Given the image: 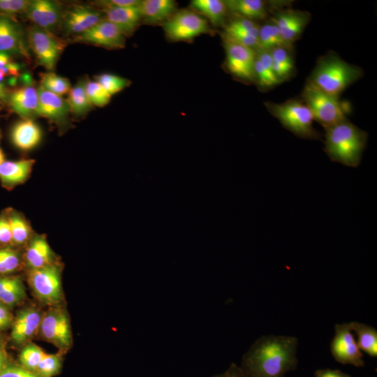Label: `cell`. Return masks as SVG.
<instances>
[{
	"instance_id": "83f0119b",
	"label": "cell",
	"mask_w": 377,
	"mask_h": 377,
	"mask_svg": "<svg viewBox=\"0 0 377 377\" xmlns=\"http://www.w3.org/2000/svg\"><path fill=\"white\" fill-rule=\"evenodd\" d=\"M26 297L25 288L18 276H0V302L7 306L16 305Z\"/></svg>"
},
{
	"instance_id": "f1b7e54d",
	"label": "cell",
	"mask_w": 377,
	"mask_h": 377,
	"mask_svg": "<svg viewBox=\"0 0 377 377\" xmlns=\"http://www.w3.org/2000/svg\"><path fill=\"white\" fill-rule=\"evenodd\" d=\"M12 235V246L20 247L27 245L33 237L29 223L19 212L7 209Z\"/></svg>"
},
{
	"instance_id": "5bb4252c",
	"label": "cell",
	"mask_w": 377,
	"mask_h": 377,
	"mask_svg": "<svg viewBox=\"0 0 377 377\" xmlns=\"http://www.w3.org/2000/svg\"><path fill=\"white\" fill-rule=\"evenodd\" d=\"M74 41L108 49L123 48L126 36L110 21L103 19L84 33L74 37Z\"/></svg>"
},
{
	"instance_id": "9a60e30c",
	"label": "cell",
	"mask_w": 377,
	"mask_h": 377,
	"mask_svg": "<svg viewBox=\"0 0 377 377\" xmlns=\"http://www.w3.org/2000/svg\"><path fill=\"white\" fill-rule=\"evenodd\" d=\"M24 84L10 92L8 103L10 109L22 119H31L36 115L38 105V92L30 75H20Z\"/></svg>"
},
{
	"instance_id": "1f68e13d",
	"label": "cell",
	"mask_w": 377,
	"mask_h": 377,
	"mask_svg": "<svg viewBox=\"0 0 377 377\" xmlns=\"http://www.w3.org/2000/svg\"><path fill=\"white\" fill-rule=\"evenodd\" d=\"M85 82L84 80H79L71 88L66 98L71 112L77 117L87 114L93 106L86 92Z\"/></svg>"
},
{
	"instance_id": "44dd1931",
	"label": "cell",
	"mask_w": 377,
	"mask_h": 377,
	"mask_svg": "<svg viewBox=\"0 0 377 377\" xmlns=\"http://www.w3.org/2000/svg\"><path fill=\"white\" fill-rule=\"evenodd\" d=\"M23 260L28 269L45 267L54 262V256L46 237L42 235H33L27 244Z\"/></svg>"
},
{
	"instance_id": "ba28073f",
	"label": "cell",
	"mask_w": 377,
	"mask_h": 377,
	"mask_svg": "<svg viewBox=\"0 0 377 377\" xmlns=\"http://www.w3.org/2000/svg\"><path fill=\"white\" fill-rule=\"evenodd\" d=\"M39 332L41 337L62 351L72 345L70 320L66 311L57 306L42 316Z\"/></svg>"
},
{
	"instance_id": "6da1fadb",
	"label": "cell",
	"mask_w": 377,
	"mask_h": 377,
	"mask_svg": "<svg viewBox=\"0 0 377 377\" xmlns=\"http://www.w3.org/2000/svg\"><path fill=\"white\" fill-rule=\"evenodd\" d=\"M298 339L266 334L257 339L243 355L239 367L243 377H285L297 369Z\"/></svg>"
},
{
	"instance_id": "e575fe53",
	"label": "cell",
	"mask_w": 377,
	"mask_h": 377,
	"mask_svg": "<svg viewBox=\"0 0 377 377\" xmlns=\"http://www.w3.org/2000/svg\"><path fill=\"white\" fill-rule=\"evenodd\" d=\"M40 85L47 91L62 96L68 93L71 87L69 80L53 72H47L40 75Z\"/></svg>"
},
{
	"instance_id": "d4e9b609",
	"label": "cell",
	"mask_w": 377,
	"mask_h": 377,
	"mask_svg": "<svg viewBox=\"0 0 377 377\" xmlns=\"http://www.w3.org/2000/svg\"><path fill=\"white\" fill-rule=\"evenodd\" d=\"M254 79L259 89L268 91L281 83L276 76L269 51L256 50Z\"/></svg>"
},
{
	"instance_id": "db71d44e",
	"label": "cell",
	"mask_w": 377,
	"mask_h": 377,
	"mask_svg": "<svg viewBox=\"0 0 377 377\" xmlns=\"http://www.w3.org/2000/svg\"><path fill=\"white\" fill-rule=\"evenodd\" d=\"M212 377H221V374H220L215 375V376H212Z\"/></svg>"
},
{
	"instance_id": "f5cc1de1",
	"label": "cell",
	"mask_w": 377,
	"mask_h": 377,
	"mask_svg": "<svg viewBox=\"0 0 377 377\" xmlns=\"http://www.w3.org/2000/svg\"><path fill=\"white\" fill-rule=\"evenodd\" d=\"M1 350H5V348H4V343H3V340L0 338V351Z\"/></svg>"
},
{
	"instance_id": "9c48e42d",
	"label": "cell",
	"mask_w": 377,
	"mask_h": 377,
	"mask_svg": "<svg viewBox=\"0 0 377 377\" xmlns=\"http://www.w3.org/2000/svg\"><path fill=\"white\" fill-rule=\"evenodd\" d=\"M163 24L166 36L175 41L190 40L210 31L207 21L189 10L175 13Z\"/></svg>"
},
{
	"instance_id": "ab89813d",
	"label": "cell",
	"mask_w": 377,
	"mask_h": 377,
	"mask_svg": "<svg viewBox=\"0 0 377 377\" xmlns=\"http://www.w3.org/2000/svg\"><path fill=\"white\" fill-rule=\"evenodd\" d=\"M61 366V360L58 354L45 353L35 372L42 377H52L59 372Z\"/></svg>"
},
{
	"instance_id": "7dc6e473",
	"label": "cell",
	"mask_w": 377,
	"mask_h": 377,
	"mask_svg": "<svg viewBox=\"0 0 377 377\" xmlns=\"http://www.w3.org/2000/svg\"><path fill=\"white\" fill-rule=\"evenodd\" d=\"M221 377H243L242 371L238 365L231 363L228 368L222 374Z\"/></svg>"
},
{
	"instance_id": "f35d334b",
	"label": "cell",
	"mask_w": 377,
	"mask_h": 377,
	"mask_svg": "<svg viewBox=\"0 0 377 377\" xmlns=\"http://www.w3.org/2000/svg\"><path fill=\"white\" fill-rule=\"evenodd\" d=\"M85 89L88 98L92 105L103 107L111 99V96L96 81L86 80Z\"/></svg>"
},
{
	"instance_id": "c3c4849f",
	"label": "cell",
	"mask_w": 377,
	"mask_h": 377,
	"mask_svg": "<svg viewBox=\"0 0 377 377\" xmlns=\"http://www.w3.org/2000/svg\"><path fill=\"white\" fill-rule=\"evenodd\" d=\"M8 357L6 350L0 351V371L8 365Z\"/></svg>"
},
{
	"instance_id": "cb8c5ba5",
	"label": "cell",
	"mask_w": 377,
	"mask_h": 377,
	"mask_svg": "<svg viewBox=\"0 0 377 377\" xmlns=\"http://www.w3.org/2000/svg\"><path fill=\"white\" fill-rule=\"evenodd\" d=\"M176 5L173 0L140 1L142 22L150 24L163 23L175 13Z\"/></svg>"
},
{
	"instance_id": "4dcf8cb0",
	"label": "cell",
	"mask_w": 377,
	"mask_h": 377,
	"mask_svg": "<svg viewBox=\"0 0 377 377\" xmlns=\"http://www.w3.org/2000/svg\"><path fill=\"white\" fill-rule=\"evenodd\" d=\"M191 5L193 8L208 18L214 26L222 24L226 20L228 9L223 1L193 0Z\"/></svg>"
},
{
	"instance_id": "4316f807",
	"label": "cell",
	"mask_w": 377,
	"mask_h": 377,
	"mask_svg": "<svg viewBox=\"0 0 377 377\" xmlns=\"http://www.w3.org/2000/svg\"><path fill=\"white\" fill-rule=\"evenodd\" d=\"M292 47L280 46L269 52L274 72L281 82L289 80L295 73Z\"/></svg>"
},
{
	"instance_id": "60d3db41",
	"label": "cell",
	"mask_w": 377,
	"mask_h": 377,
	"mask_svg": "<svg viewBox=\"0 0 377 377\" xmlns=\"http://www.w3.org/2000/svg\"><path fill=\"white\" fill-rule=\"evenodd\" d=\"M30 0H0V15L13 17L18 14H24Z\"/></svg>"
},
{
	"instance_id": "816d5d0a",
	"label": "cell",
	"mask_w": 377,
	"mask_h": 377,
	"mask_svg": "<svg viewBox=\"0 0 377 377\" xmlns=\"http://www.w3.org/2000/svg\"><path fill=\"white\" fill-rule=\"evenodd\" d=\"M5 161L4 154L1 149L0 148V165Z\"/></svg>"
},
{
	"instance_id": "3957f363",
	"label": "cell",
	"mask_w": 377,
	"mask_h": 377,
	"mask_svg": "<svg viewBox=\"0 0 377 377\" xmlns=\"http://www.w3.org/2000/svg\"><path fill=\"white\" fill-rule=\"evenodd\" d=\"M363 74L362 68L346 62L335 52H330L318 58L306 82L323 92L339 97Z\"/></svg>"
},
{
	"instance_id": "e0dca14e",
	"label": "cell",
	"mask_w": 377,
	"mask_h": 377,
	"mask_svg": "<svg viewBox=\"0 0 377 377\" xmlns=\"http://www.w3.org/2000/svg\"><path fill=\"white\" fill-rule=\"evenodd\" d=\"M23 30L13 17L0 15V52L29 59Z\"/></svg>"
},
{
	"instance_id": "b9f144b4",
	"label": "cell",
	"mask_w": 377,
	"mask_h": 377,
	"mask_svg": "<svg viewBox=\"0 0 377 377\" xmlns=\"http://www.w3.org/2000/svg\"><path fill=\"white\" fill-rule=\"evenodd\" d=\"M12 246V235L7 210L0 214V248Z\"/></svg>"
},
{
	"instance_id": "8992f818",
	"label": "cell",
	"mask_w": 377,
	"mask_h": 377,
	"mask_svg": "<svg viewBox=\"0 0 377 377\" xmlns=\"http://www.w3.org/2000/svg\"><path fill=\"white\" fill-rule=\"evenodd\" d=\"M27 281L40 302L54 306L62 300L61 267L59 263L28 269Z\"/></svg>"
},
{
	"instance_id": "277c9868",
	"label": "cell",
	"mask_w": 377,
	"mask_h": 377,
	"mask_svg": "<svg viewBox=\"0 0 377 377\" xmlns=\"http://www.w3.org/2000/svg\"><path fill=\"white\" fill-rule=\"evenodd\" d=\"M267 111L295 136L308 140H321L322 134L313 126V115L302 99L291 98L283 103L267 101Z\"/></svg>"
},
{
	"instance_id": "bcb514c9",
	"label": "cell",
	"mask_w": 377,
	"mask_h": 377,
	"mask_svg": "<svg viewBox=\"0 0 377 377\" xmlns=\"http://www.w3.org/2000/svg\"><path fill=\"white\" fill-rule=\"evenodd\" d=\"M314 377H351L339 369H320L314 372Z\"/></svg>"
},
{
	"instance_id": "7c38bea8",
	"label": "cell",
	"mask_w": 377,
	"mask_h": 377,
	"mask_svg": "<svg viewBox=\"0 0 377 377\" xmlns=\"http://www.w3.org/2000/svg\"><path fill=\"white\" fill-rule=\"evenodd\" d=\"M226 65L235 77L246 82H254L255 50L224 39Z\"/></svg>"
},
{
	"instance_id": "484cf974",
	"label": "cell",
	"mask_w": 377,
	"mask_h": 377,
	"mask_svg": "<svg viewBox=\"0 0 377 377\" xmlns=\"http://www.w3.org/2000/svg\"><path fill=\"white\" fill-rule=\"evenodd\" d=\"M228 10L237 16L251 20H264L268 15V8L262 0H226Z\"/></svg>"
},
{
	"instance_id": "7a4b0ae2",
	"label": "cell",
	"mask_w": 377,
	"mask_h": 377,
	"mask_svg": "<svg viewBox=\"0 0 377 377\" xmlns=\"http://www.w3.org/2000/svg\"><path fill=\"white\" fill-rule=\"evenodd\" d=\"M324 151L332 161L357 168L366 147L368 133L348 119L325 129Z\"/></svg>"
},
{
	"instance_id": "ee69618b",
	"label": "cell",
	"mask_w": 377,
	"mask_h": 377,
	"mask_svg": "<svg viewBox=\"0 0 377 377\" xmlns=\"http://www.w3.org/2000/svg\"><path fill=\"white\" fill-rule=\"evenodd\" d=\"M140 2V1L138 0H102L96 1L93 4L98 9H103L137 6Z\"/></svg>"
},
{
	"instance_id": "681fc988",
	"label": "cell",
	"mask_w": 377,
	"mask_h": 377,
	"mask_svg": "<svg viewBox=\"0 0 377 377\" xmlns=\"http://www.w3.org/2000/svg\"><path fill=\"white\" fill-rule=\"evenodd\" d=\"M12 61L11 55L0 52V69L6 66Z\"/></svg>"
},
{
	"instance_id": "5b68a950",
	"label": "cell",
	"mask_w": 377,
	"mask_h": 377,
	"mask_svg": "<svg viewBox=\"0 0 377 377\" xmlns=\"http://www.w3.org/2000/svg\"><path fill=\"white\" fill-rule=\"evenodd\" d=\"M301 96L313 119L325 130L347 119L346 110L342 106L339 97L323 92L308 82Z\"/></svg>"
},
{
	"instance_id": "52a82bcc",
	"label": "cell",
	"mask_w": 377,
	"mask_h": 377,
	"mask_svg": "<svg viewBox=\"0 0 377 377\" xmlns=\"http://www.w3.org/2000/svg\"><path fill=\"white\" fill-rule=\"evenodd\" d=\"M27 41L37 63L49 71L54 70L64 49V41L54 34L34 25L27 31Z\"/></svg>"
},
{
	"instance_id": "30bf717a",
	"label": "cell",
	"mask_w": 377,
	"mask_h": 377,
	"mask_svg": "<svg viewBox=\"0 0 377 377\" xmlns=\"http://www.w3.org/2000/svg\"><path fill=\"white\" fill-rule=\"evenodd\" d=\"M330 349L334 360L341 364L356 367L365 365L363 353L357 346L348 323L334 325V334Z\"/></svg>"
},
{
	"instance_id": "d6a6232c",
	"label": "cell",
	"mask_w": 377,
	"mask_h": 377,
	"mask_svg": "<svg viewBox=\"0 0 377 377\" xmlns=\"http://www.w3.org/2000/svg\"><path fill=\"white\" fill-rule=\"evenodd\" d=\"M280 46L288 45L283 41L276 24L269 20L260 26L256 50L270 51L272 49Z\"/></svg>"
},
{
	"instance_id": "603a6c76",
	"label": "cell",
	"mask_w": 377,
	"mask_h": 377,
	"mask_svg": "<svg viewBox=\"0 0 377 377\" xmlns=\"http://www.w3.org/2000/svg\"><path fill=\"white\" fill-rule=\"evenodd\" d=\"M10 138L17 149L29 151L35 148L41 141L42 131L32 119H22L13 126Z\"/></svg>"
},
{
	"instance_id": "d590c367",
	"label": "cell",
	"mask_w": 377,
	"mask_h": 377,
	"mask_svg": "<svg viewBox=\"0 0 377 377\" xmlns=\"http://www.w3.org/2000/svg\"><path fill=\"white\" fill-rule=\"evenodd\" d=\"M45 353L40 347L34 343H30L26 345L22 349L19 355L21 366L35 372Z\"/></svg>"
},
{
	"instance_id": "d6986e66",
	"label": "cell",
	"mask_w": 377,
	"mask_h": 377,
	"mask_svg": "<svg viewBox=\"0 0 377 377\" xmlns=\"http://www.w3.org/2000/svg\"><path fill=\"white\" fill-rule=\"evenodd\" d=\"M42 316L40 311L34 307L19 311L11 325L12 341L21 344L31 339L39 331Z\"/></svg>"
},
{
	"instance_id": "8fae6325",
	"label": "cell",
	"mask_w": 377,
	"mask_h": 377,
	"mask_svg": "<svg viewBox=\"0 0 377 377\" xmlns=\"http://www.w3.org/2000/svg\"><path fill=\"white\" fill-rule=\"evenodd\" d=\"M104 19L101 10L92 6L75 4L64 10L61 27L68 36L80 35Z\"/></svg>"
},
{
	"instance_id": "4fadbf2b",
	"label": "cell",
	"mask_w": 377,
	"mask_h": 377,
	"mask_svg": "<svg viewBox=\"0 0 377 377\" xmlns=\"http://www.w3.org/2000/svg\"><path fill=\"white\" fill-rule=\"evenodd\" d=\"M311 19L307 11L285 8L277 10L270 19L278 27L284 43L292 47L293 43L299 39Z\"/></svg>"
},
{
	"instance_id": "2e32d148",
	"label": "cell",
	"mask_w": 377,
	"mask_h": 377,
	"mask_svg": "<svg viewBox=\"0 0 377 377\" xmlns=\"http://www.w3.org/2000/svg\"><path fill=\"white\" fill-rule=\"evenodd\" d=\"M64 9L60 3L51 0H31L26 17L34 26L54 34L61 26Z\"/></svg>"
},
{
	"instance_id": "f907efd6",
	"label": "cell",
	"mask_w": 377,
	"mask_h": 377,
	"mask_svg": "<svg viewBox=\"0 0 377 377\" xmlns=\"http://www.w3.org/2000/svg\"><path fill=\"white\" fill-rule=\"evenodd\" d=\"M9 94V91L0 89V103L8 101Z\"/></svg>"
},
{
	"instance_id": "ac0fdd59",
	"label": "cell",
	"mask_w": 377,
	"mask_h": 377,
	"mask_svg": "<svg viewBox=\"0 0 377 377\" xmlns=\"http://www.w3.org/2000/svg\"><path fill=\"white\" fill-rule=\"evenodd\" d=\"M38 92L36 115L45 117L59 126L65 125L71 112L66 99L47 91L41 86L38 87Z\"/></svg>"
},
{
	"instance_id": "7bdbcfd3",
	"label": "cell",
	"mask_w": 377,
	"mask_h": 377,
	"mask_svg": "<svg viewBox=\"0 0 377 377\" xmlns=\"http://www.w3.org/2000/svg\"><path fill=\"white\" fill-rule=\"evenodd\" d=\"M0 377H42L37 373L28 370L22 366L8 364L1 371Z\"/></svg>"
},
{
	"instance_id": "f6af8a7d",
	"label": "cell",
	"mask_w": 377,
	"mask_h": 377,
	"mask_svg": "<svg viewBox=\"0 0 377 377\" xmlns=\"http://www.w3.org/2000/svg\"><path fill=\"white\" fill-rule=\"evenodd\" d=\"M13 319L8 307L0 302V331L11 326Z\"/></svg>"
},
{
	"instance_id": "74e56055",
	"label": "cell",
	"mask_w": 377,
	"mask_h": 377,
	"mask_svg": "<svg viewBox=\"0 0 377 377\" xmlns=\"http://www.w3.org/2000/svg\"><path fill=\"white\" fill-rule=\"evenodd\" d=\"M259 28L260 26L254 21L237 16L226 25L224 33H240L258 38Z\"/></svg>"
},
{
	"instance_id": "ffe728a7",
	"label": "cell",
	"mask_w": 377,
	"mask_h": 377,
	"mask_svg": "<svg viewBox=\"0 0 377 377\" xmlns=\"http://www.w3.org/2000/svg\"><path fill=\"white\" fill-rule=\"evenodd\" d=\"M104 19L110 21L125 35H132L142 21L139 4L137 6L99 9Z\"/></svg>"
},
{
	"instance_id": "836d02e7",
	"label": "cell",
	"mask_w": 377,
	"mask_h": 377,
	"mask_svg": "<svg viewBox=\"0 0 377 377\" xmlns=\"http://www.w3.org/2000/svg\"><path fill=\"white\" fill-rule=\"evenodd\" d=\"M23 256L13 246L0 248V276H10L23 264Z\"/></svg>"
},
{
	"instance_id": "7402d4cb",
	"label": "cell",
	"mask_w": 377,
	"mask_h": 377,
	"mask_svg": "<svg viewBox=\"0 0 377 377\" xmlns=\"http://www.w3.org/2000/svg\"><path fill=\"white\" fill-rule=\"evenodd\" d=\"M35 161L33 159L4 161L0 165V182L8 189L24 183L30 176Z\"/></svg>"
},
{
	"instance_id": "8d00e7d4",
	"label": "cell",
	"mask_w": 377,
	"mask_h": 377,
	"mask_svg": "<svg viewBox=\"0 0 377 377\" xmlns=\"http://www.w3.org/2000/svg\"><path fill=\"white\" fill-rule=\"evenodd\" d=\"M94 77L95 81L98 82L111 96L131 84V80L111 73H103Z\"/></svg>"
},
{
	"instance_id": "f546056e",
	"label": "cell",
	"mask_w": 377,
	"mask_h": 377,
	"mask_svg": "<svg viewBox=\"0 0 377 377\" xmlns=\"http://www.w3.org/2000/svg\"><path fill=\"white\" fill-rule=\"evenodd\" d=\"M352 331L357 336V343L362 352L372 357H377V330L365 323L357 321L348 323Z\"/></svg>"
}]
</instances>
